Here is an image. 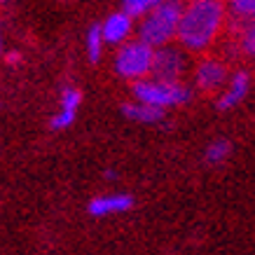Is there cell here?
Masks as SVG:
<instances>
[{
  "instance_id": "10",
  "label": "cell",
  "mask_w": 255,
  "mask_h": 255,
  "mask_svg": "<svg viewBox=\"0 0 255 255\" xmlns=\"http://www.w3.org/2000/svg\"><path fill=\"white\" fill-rule=\"evenodd\" d=\"M248 87H251L248 73L239 70V73L232 78L230 87L225 89V94H220V99H218V103H216L218 110H230V108H234V106H239L241 101H244V96L248 94Z\"/></svg>"
},
{
  "instance_id": "20",
  "label": "cell",
  "mask_w": 255,
  "mask_h": 255,
  "mask_svg": "<svg viewBox=\"0 0 255 255\" xmlns=\"http://www.w3.org/2000/svg\"><path fill=\"white\" fill-rule=\"evenodd\" d=\"M253 19H255V14H253Z\"/></svg>"
},
{
  "instance_id": "6",
  "label": "cell",
  "mask_w": 255,
  "mask_h": 255,
  "mask_svg": "<svg viewBox=\"0 0 255 255\" xmlns=\"http://www.w3.org/2000/svg\"><path fill=\"white\" fill-rule=\"evenodd\" d=\"M227 80V68L216 59H204L194 70V82L201 92H216Z\"/></svg>"
},
{
  "instance_id": "17",
  "label": "cell",
  "mask_w": 255,
  "mask_h": 255,
  "mask_svg": "<svg viewBox=\"0 0 255 255\" xmlns=\"http://www.w3.org/2000/svg\"><path fill=\"white\" fill-rule=\"evenodd\" d=\"M106 178H108V180H115V171H106Z\"/></svg>"
},
{
  "instance_id": "9",
  "label": "cell",
  "mask_w": 255,
  "mask_h": 255,
  "mask_svg": "<svg viewBox=\"0 0 255 255\" xmlns=\"http://www.w3.org/2000/svg\"><path fill=\"white\" fill-rule=\"evenodd\" d=\"M133 206V197L131 194H103L96 199L89 201V216L94 218H103V216H113V213H124Z\"/></svg>"
},
{
  "instance_id": "12",
  "label": "cell",
  "mask_w": 255,
  "mask_h": 255,
  "mask_svg": "<svg viewBox=\"0 0 255 255\" xmlns=\"http://www.w3.org/2000/svg\"><path fill=\"white\" fill-rule=\"evenodd\" d=\"M162 0H122V12L131 19H143L159 5Z\"/></svg>"
},
{
  "instance_id": "14",
  "label": "cell",
  "mask_w": 255,
  "mask_h": 255,
  "mask_svg": "<svg viewBox=\"0 0 255 255\" xmlns=\"http://www.w3.org/2000/svg\"><path fill=\"white\" fill-rule=\"evenodd\" d=\"M232 152V145H230V140L225 138H218L213 140L209 147H206V152H204V159L209 164H223L227 157Z\"/></svg>"
},
{
  "instance_id": "4",
  "label": "cell",
  "mask_w": 255,
  "mask_h": 255,
  "mask_svg": "<svg viewBox=\"0 0 255 255\" xmlns=\"http://www.w3.org/2000/svg\"><path fill=\"white\" fill-rule=\"evenodd\" d=\"M152 61H155V47L145 45L143 40H129L120 45L115 56V70L124 80H145L152 75Z\"/></svg>"
},
{
  "instance_id": "18",
  "label": "cell",
  "mask_w": 255,
  "mask_h": 255,
  "mask_svg": "<svg viewBox=\"0 0 255 255\" xmlns=\"http://www.w3.org/2000/svg\"><path fill=\"white\" fill-rule=\"evenodd\" d=\"M190 2H199V0H190Z\"/></svg>"
},
{
  "instance_id": "3",
  "label": "cell",
  "mask_w": 255,
  "mask_h": 255,
  "mask_svg": "<svg viewBox=\"0 0 255 255\" xmlns=\"http://www.w3.org/2000/svg\"><path fill=\"white\" fill-rule=\"evenodd\" d=\"M133 96L136 101L155 108H176L190 101V89L183 82H162L155 78H145L133 82Z\"/></svg>"
},
{
  "instance_id": "1",
  "label": "cell",
  "mask_w": 255,
  "mask_h": 255,
  "mask_svg": "<svg viewBox=\"0 0 255 255\" xmlns=\"http://www.w3.org/2000/svg\"><path fill=\"white\" fill-rule=\"evenodd\" d=\"M225 23L223 0H199L190 2L178 26V42L187 52H204L216 42Z\"/></svg>"
},
{
  "instance_id": "19",
  "label": "cell",
  "mask_w": 255,
  "mask_h": 255,
  "mask_svg": "<svg viewBox=\"0 0 255 255\" xmlns=\"http://www.w3.org/2000/svg\"><path fill=\"white\" fill-rule=\"evenodd\" d=\"M0 49H2V45H0Z\"/></svg>"
},
{
  "instance_id": "13",
  "label": "cell",
  "mask_w": 255,
  "mask_h": 255,
  "mask_svg": "<svg viewBox=\"0 0 255 255\" xmlns=\"http://www.w3.org/2000/svg\"><path fill=\"white\" fill-rule=\"evenodd\" d=\"M103 45H106V40H103V31H101L99 23H94L92 28L87 31V54H89V61H99L101 59V52H103Z\"/></svg>"
},
{
  "instance_id": "8",
  "label": "cell",
  "mask_w": 255,
  "mask_h": 255,
  "mask_svg": "<svg viewBox=\"0 0 255 255\" xmlns=\"http://www.w3.org/2000/svg\"><path fill=\"white\" fill-rule=\"evenodd\" d=\"M101 31H103V40L108 45H124L131 38L133 19L129 14H124V12H115L101 23Z\"/></svg>"
},
{
  "instance_id": "2",
  "label": "cell",
  "mask_w": 255,
  "mask_h": 255,
  "mask_svg": "<svg viewBox=\"0 0 255 255\" xmlns=\"http://www.w3.org/2000/svg\"><path fill=\"white\" fill-rule=\"evenodd\" d=\"M183 2L180 0H162L147 16H143L138 23V40H143L145 45L155 47H166L171 40L178 38V26L183 19Z\"/></svg>"
},
{
  "instance_id": "16",
  "label": "cell",
  "mask_w": 255,
  "mask_h": 255,
  "mask_svg": "<svg viewBox=\"0 0 255 255\" xmlns=\"http://www.w3.org/2000/svg\"><path fill=\"white\" fill-rule=\"evenodd\" d=\"M241 47H244V52L251 56H255V23H251L244 35H241Z\"/></svg>"
},
{
  "instance_id": "11",
  "label": "cell",
  "mask_w": 255,
  "mask_h": 255,
  "mask_svg": "<svg viewBox=\"0 0 255 255\" xmlns=\"http://www.w3.org/2000/svg\"><path fill=\"white\" fill-rule=\"evenodd\" d=\"M122 115L133 120V122H140V124H155V122H162L164 117V110L162 108H155V106H145V103H124L122 106Z\"/></svg>"
},
{
  "instance_id": "15",
  "label": "cell",
  "mask_w": 255,
  "mask_h": 255,
  "mask_svg": "<svg viewBox=\"0 0 255 255\" xmlns=\"http://www.w3.org/2000/svg\"><path fill=\"white\" fill-rule=\"evenodd\" d=\"M230 9L234 16L246 19V16L255 14V0H230Z\"/></svg>"
},
{
  "instance_id": "5",
  "label": "cell",
  "mask_w": 255,
  "mask_h": 255,
  "mask_svg": "<svg viewBox=\"0 0 255 255\" xmlns=\"http://www.w3.org/2000/svg\"><path fill=\"white\" fill-rule=\"evenodd\" d=\"M187 61L183 49L178 47H159L155 49V61H152V78L162 80V82H180V78L185 75Z\"/></svg>"
},
{
  "instance_id": "7",
  "label": "cell",
  "mask_w": 255,
  "mask_h": 255,
  "mask_svg": "<svg viewBox=\"0 0 255 255\" xmlns=\"http://www.w3.org/2000/svg\"><path fill=\"white\" fill-rule=\"evenodd\" d=\"M82 103V94L75 89V87H66L61 92V108L52 120H49V127L54 131H61V129H68L70 124L75 122L78 117V108Z\"/></svg>"
}]
</instances>
